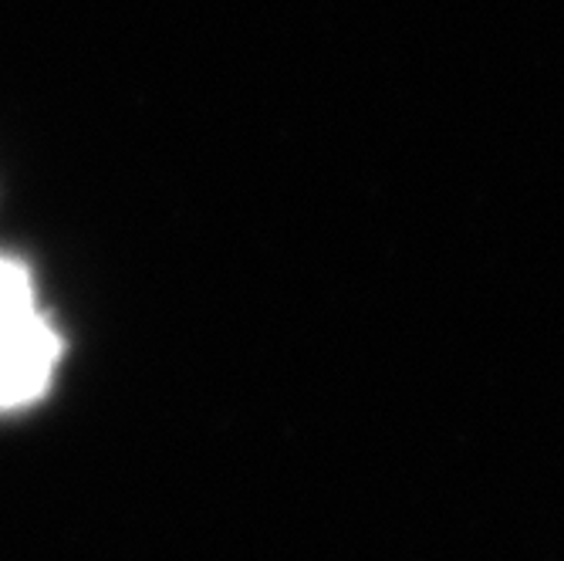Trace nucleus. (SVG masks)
<instances>
[{
  "label": "nucleus",
  "mask_w": 564,
  "mask_h": 561,
  "mask_svg": "<svg viewBox=\"0 0 564 561\" xmlns=\"http://www.w3.org/2000/svg\"><path fill=\"white\" fill-rule=\"evenodd\" d=\"M62 359V335L37 309L31 271L0 258V413L37 402Z\"/></svg>",
  "instance_id": "obj_1"
}]
</instances>
